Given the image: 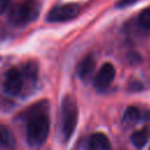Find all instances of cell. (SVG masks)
I'll list each match as a JSON object with an SVG mask.
<instances>
[{"instance_id":"7","label":"cell","mask_w":150,"mask_h":150,"mask_svg":"<svg viewBox=\"0 0 150 150\" xmlns=\"http://www.w3.org/2000/svg\"><path fill=\"white\" fill-rule=\"evenodd\" d=\"M89 150H111V144L104 134L96 132L90 136Z\"/></svg>"},{"instance_id":"12","label":"cell","mask_w":150,"mask_h":150,"mask_svg":"<svg viewBox=\"0 0 150 150\" xmlns=\"http://www.w3.org/2000/svg\"><path fill=\"white\" fill-rule=\"evenodd\" d=\"M38 73H39V67L35 62H28L23 66V75L32 81H35L38 79Z\"/></svg>"},{"instance_id":"13","label":"cell","mask_w":150,"mask_h":150,"mask_svg":"<svg viewBox=\"0 0 150 150\" xmlns=\"http://www.w3.org/2000/svg\"><path fill=\"white\" fill-rule=\"evenodd\" d=\"M138 23L142 28L150 29V7L143 9L138 15Z\"/></svg>"},{"instance_id":"11","label":"cell","mask_w":150,"mask_h":150,"mask_svg":"<svg viewBox=\"0 0 150 150\" xmlns=\"http://www.w3.org/2000/svg\"><path fill=\"white\" fill-rule=\"evenodd\" d=\"M15 144L13 132L5 125H0V148H12Z\"/></svg>"},{"instance_id":"2","label":"cell","mask_w":150,"mask_h":150,"mask_svg":"<svg viewBox=\"0 0 150 150\" xmlns=\"http://www.w3.org/2000/svg\"><path fill=\"white\" fill-rule=\"evenodd\" d=\"M77 123V105L75 100L67 95L63 97L61 105V134L62 139L68 141Z\"/></svg>"},{"instance_id":"1","label":"cell","mask_w":150,"mask_h":150,"mask_svg":"<svg viewBox=\"0 0 150 150\" xmlns=\"http://www.w3.org/2000/svg\"><path fill=\"white\" fill-rule=\"evenodd\" d=\"M49 132V118L47 115L38 107V110H34L28 116L27 123V142L32 146H40L47 139Z\"/></svg>"},{"instance_id":"15","label":"cell","mask_w":150,"mask_h":150,"mask_svg":"<svg viewBox=\"0 0 150 150\" xmlns=\"http://www.w3.org/2000/svg\"><path fill=\"white\" fill-rule=\"evenodd\" d=\"M9 4H11V0H0V14L7 11V8L9 7Z\"/></svg>"},{"instance_id":"4","label":"cell","mask_w":150,"mask_h":150,"mask_svg":"<svg viewBox=\"0 0 150 150\" xmlns=\"http://www.w3.org/2000/svg\"><path fill=\"white\" fill-rule=\"evenodd\" d=\"M80 13V6L77 4H66L56 6L47 15V21L49 22H64L74 19Z\"/></svg>"},{"instance_id":"10","label":"cell","mask_w":150,"mask_h":150,"mask_svg":"<svg viewBox=\"0 0 150 150\" xmlns=\"http://www.w3.org/2000/svg\"><path fill=\"white\" fill-rule=\"evenodd\" d=\"M149 137H150V130L146 128H143V129L135 131L131 135V142L135 146L143 148L146 144V142L149 141Z\"/></svg>"},{"instance_id":"3","label":"cell","mask_w":150,"mask_h":150,"mask_svg":"<svg viewBox=\"0 0 150 150\" xmlns=\"http://www.w3.org/2000/svg\"><path fill=\"white\" fill-rule=\"evenodd\" d=\"M39 5L34 0H25L21 4L15 5L8 14V20L15 26H23L34 21L39 16Z\"/></svg>"},{"instance_id":"5","label":"cell","mask_w":150,"mask_h":150,"mask_svg":"<svg viewBox=\"0 0 150 150\" xmlns=\"http://www.w3.org/2000/svg\"><path fill=\"white\" fill-rule=\"evenodd\" d=\"M23 86V80H22V74L18 69H9L4 79V90L6 94L16 96L20 94L22 90Z\"/></svg>"},{"instance_id":"9","label":"cell","mask_w":150,"mask_h":150,"mask_svg":"<svg viewBox=\"0 0 150 150\" xmlns=\"http://www.w3.org/2000/svg\"><path fill=\"white\" fill-rule=\"evenodd\" d=\"M139 117H141L139 110H138L136 107L131 105V107H128V108L125 109V111H124V114H123V117H122V123H123L124 127L129 128V127L135 125V124L138 122Z\"/></svg>"},{"instance_id":"6","label":"cell","mask_w":150,"mask_h":150,"mask_svg":"<svg viewBox=\"0 0 150 150\" xmlns=\"http://www.w3.org/2000/svg\"><path fill=\"white\" fill-rule=\"evenodd\" d=\"M115 74H116L115 67L111 63H104L95 75L94 86L100 90L108 88L112 82V80L115 79Z\"/></svg>"},{"instance_id":"14","label":"cell","mask_w":150,"mask_h":150,"mask_svg":"<svg viewBox=\"0 0 150 150\" xmlns=\"http://www.w3.org/2000/svg\"><path fill=\"white\" fill-rule=\"evenodd\" d=\"M138 0H120L117 4H116V7L118 8H123V7H127V6H131L134 2H136Z\"/></svg>"},{"instance_id":"8","label":"cell","mask_w":150,"mask_h":150,"mask_svg":"<svg viewBox=\"0 0 150 150\" xmlns=\"http://www.w3.org/2000/svg\"><path fill=\"white\" fill-rule=\"evenodd\" d=\"M94 68H95V60L91 55H88L79 63L77 74L81 79H87L88 76H90Z\"/></svg>"}]
</instances>
